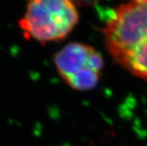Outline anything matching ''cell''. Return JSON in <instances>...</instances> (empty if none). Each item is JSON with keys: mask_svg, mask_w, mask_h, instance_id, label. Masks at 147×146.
Segmentation results:
<instances>
[{"mask_svg": "<svg viewBox=\"0 0 147 146\" xmlns=\"http://www.w3.org/2000/svg\"><path fill=\"white\" fill-rule=\"evenodd\" d=\"M102 34L113 60L131 75L147 81V0L115 7Z\"/></svg>", "mask_w": 147, "mask_h": 146, "instance_id": "cell-1", "label": "cell"}, {"mask_svg": "<svg viewBox=\"0 0 147 146\" xmlns=\"http://www.w3.org/2000/svg\"><path fill=\"white\" fill-rule=\"evenodd\" d=\"M77 6L68 0H33L26 4L19 28L28 41L41 44L60 42L78 22Z\"/></svg>", "mask_w": 147, "mask_h": 146, "instance_id": "cell-2", "label": "cell"}, {"mask_svg": "<svg viewBox=\"0 0 147 146\" xmlns=\"http://www.w3.org/2000/svg\"><path fill=\"white\" fill-rule=\"evenodd\" d=\"M54 65L66 85L78 92H87L98 85L104 60L93 47L75 42L64 45L56 53Z\"/></svg>", "mask_w": 147, "mask_h": 146, "instance_id": "cell-3", "label": "cell"}]
</instances>
